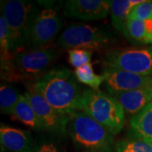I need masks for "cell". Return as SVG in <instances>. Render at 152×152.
<instances>
[{
	"label": "cell",
	"instance_id": "cell-6",
	"mask_svg": "<svg viewBox=\"0 0 152 152\" xmlns=\"http://www.w3.org/2000/svg\"><path fill=\"white\" fill-rule=\"evenodd\" d=\"M43 6L38 11L29 36L27 48L39 49L48 48L64 25V19L60 15L58 4L41 2Z\"/></svg>",
	"mask_w": 152,
	"mask_h": 152
},
{
	"label": "cell",
	"instance_id": "cell-4",
	"mask_svg": "<svg viewBox=\"0 0 152 152\" xmlns=\"http://www.w3.org/2000/svg\"><path fill=\"white\" fill-rule=\"evenodd\" d=\"M31 1L8 0L1 2V15L4 17L10 37L12 53L27 47L31 29L40 8Z\"/></svg>",
	"mask_w": 152,
	"mask_h": 152
},
{
	"label": "cell",
	"instance_id": "cell-15",
	"mask_svg": "<svg viewBox=\"0 0 152 152\" xmlns=\"http://www.w3.org/2000/svg\"><path fill=\"white\" fill-rule=\"evenodd\" d=\"M140 0H113L111 1L110 15L114 28L124 37L127 33V23L131 10L134 6L141 4Z\"/></svg>",
	"mask_w": 152,
	"mask_h": 152
},
{
	"label": "cell",
	"instance_id": "cell-5",
	"mask_svg": "<svg viewBox=\"0 0 152 152\" xmlns=\"http://www.w3.org/2000/svg\"><path fill=\"white\" fill-rule=\"evenodd\" d=\"M58 57L57 50L52 48L22 50L14 53L11 60L1 65L2 77L10 80L43 75L44 71Z\"/></svg>",
	"mask_w": 152,
	"mask_h": 152
},
{
	"label": "cell",
	"instance_id": "cell-2",
	"mask_svg": "<svg viewBox=\"0 0 152 152\" xmlns=\"http://www.w3.org/2000/svg\"><path fill=\"white\" fill-rule=\"evenodd\" d=\"M67 132L75 146L85 152H113V135L82 112L69 116Z\"/></svg>",
	"mask_w": 152,
	"mask_h": 152
},
{
	"label": "cell",
	"instance_id": "cell-9",
	"mask_svg": "<svg viewBox=\"0 0 152 152\" xmlns=\"http://www.w3.org/2000/svg\"><path fill=\"white\" fill-rule=\"evenodd\" d=\"M25 96L27 97L35 113L37 116L43 130L57 134H64L67 132L69 116H64L56 111L35 88L34 85L29 87Z\"/></svg>",
	"mask_w": 152,
	"mask_h": 152
},
{
	"label": "cell",
	"instance_id": "cell-7",
	"mask_svg": "<svg viewBox=\"0 0 152 152\" xmlns=\"http://www.w3.org/2000/svg\"><path fill=\"white\" fill-rule=\"evenodd\" d=\"M113 35L101 26L83 23L71 24L61 33L58 46L66 49H98L108 44Z\"/></svg>",
	"mask_w": 152,
	"mask_h": 152
},
{
	"label": "cell",
	"instance_id": "cell-19",
	"mask_svg": "<svg viewBox=\"0 0 152 152\" xmlns=\"http://www.w3.org/2000/svg\"><path fill=\"white\" fill-rule=\"evenodd\" d=\"M117 152H152V143L144 141L140 139H124L116 144Z\"/></svg>",
	"mask_w": 152,
	"mask_h": 152
},
{
	"label": "cell",
	"instance_id": "cell-11",
	"mask_svg": "<svg viewBox=\"0 0 152 152\" xmlns=\"http://www.w3.org/2000/svg\"><path fill=\"white\" fill-rule=\"evenodd\" d=\"M110 0H68L63 13L66 17L84 21L102 20L110 14Z\"/></svg>",
	"mask_w": 152,
	"mask_h": 152
},
{
	"label": "cell",
	"instance_id": "cell-20",
	"mask_svg": "<svg viewBox=\"0 0 152 152\" xmlns=\"http://www.w3.org/2000/svg\"><path fill=\"white\" fill-rule=\"evenodd\" d=\"M0 48H1V65L9 63L14 53L10 51V30L4 17H0Z\"/></svg>",
	"mask_w": 152,
	"mask_h": 152
},
{
	"label": "cell",
	"instance_id": "cell-8",
	"mask_svg": "<svg viewBox=\"0 0 152 152\" xmlns=\"http://www.w3.org/2000/svg\"><path fill=\"white\" fill-rule=\"evenodd\" d=\"M105 68L152 75V46L117 49L104 56Z\"/></svg>",
	"mask_w": 152,
	"mask_h": 152
},
{
	"label": "cell",
	"instance_id": "cell-18",
	"mask_svg": "<svg viewBox=\"0 0 152 152\" xmlns=\"http://www.w3.org/2000/svg\"><path fill=\"white\" fill-rule=\"evenodd\" d=\"M20 95L13 87L2 85L0 88V109L4 114H13Z\"/></svg>",
	"mask_w": 152,
	"mask_h": 152
},
{
	"label": "cell",
	"instance_id": "cell-22",
	"mask_svg": "<svg viewBox=\"0 0 152 152\" xmlns=\"http://www.w3.org/2000/svg\"><path fill=\"white\" fill-rule=\"evenodd\" d=\"M152 19V2L143 1L141 4L134 6L131 10L129 20H146Z\"/></svg>",
	"mask_w": 152,
	"mask_h": 152
},
{
	"label": "cell",
	"instance_id": "cell-10",
	"mask_svg": "<svg viewBox=\"0 0 152 152\" xmlns=\"http://www.w3.org/2000/svg\"><path fill=\"white\" fill-rule=\"evenodd\" d=\"M102 75L109 95L134 91L152 84V75H142L127 71L105 68Z\"/></svg>",
	"mask_w": 152,
	"mask_h": 152
},
{
	"label": "cell",
	"instance_id": "cell-3",
	"mask_svg": "<svg viewBox=\"0 0 152 152\" xmlns=\"http://www.w3.org/2000/svg\"><path fill=\"white\" fill-rule=\"evenodd\" d=\"M80 112L102 125L113 135L118 134L124 128V109L109 94L92 89L84 90Z\"/></svg>",
	"mask_w": 152,
	"mask_h": 152
},
{
	"label": "cell",
	"instance_id": "cell-14",
	"mask_svg": "<svg viewBox=\"0 0 152 152\" xmlns=\"http://www.w3.org/2000/svg\"><path fill=\"white\" fill-rule=\"evenodd\" d=\"M129 125L136 138L152 143V102L131 118Z\"/></svg>",
	"mask_w": 152,
	"mask_h": 152
},
{
	"label": "cell",
	"instance_id": "cell-12",
	"mask_svg": "<svg viewBox=\"0 0 152 152\" xmlns=\"http://www.w3.org/2000/svg\"><path fill=\"white\" fill-rule=\"evenodd\" d=\"M112 96L118 101L124 109L125 113L132 115L133 117L152 102V84L134 91L116 94Z\"/></svg>",
	"mask_w": 152,
	"mask_h": 152
},
{
	"label": "cell",
	"instance_id": "cell-21",
	"mask_svg": "<svg viewBox=\"0 0 152 152\" xmlns=\"http://www.w3.org/2000/svg\"><path fill=\"white\" fill-rule=\"evenodd\" d=\"M92 52L86 49H71L69 50V62L71 65L78 69L90 64Z\"/></svg>",
	"mask_w": 152,
	"mask_h": 152
},
{
	"label": "cell",
	"instance_id": "cell-13",
	"mask_svg": "<svg viewBox=\"0 0 152 152\" xmlns=\"http://www.w3.org/2000/svg\"><path fill=\"white\" fill-rule=\"evenodd\" d=\"M0 140L4 148L12 152H31V139L28 132L2 125Z\"/></svg>",
	"mask_w": 152,
	"mask_h": 152
},
{
	"label": "cell",
	"instance_id": "cell-23",
	"mask_svg": "<svg viewBox=\"0 0 152 152\" xmlns=\"http://www.w3.org/2000/svg\"><path fill=\"white\" fill-rule=\"evenodd\" d=\"M34 152H58L53 144L52 143H42L39 145Z\"/></svg>",
	"mask_w": 152,
	"mask_h": 152
},
{
	"label": "cell",
	"instance_id": "cell-17",
	"mask_svg": "<svg viewBox=\"0 0 152 152\" xmlns=\"http://www.w3.org/2000/svg\"><path fill=\"white\" fill-rule=\"evenodd\" d=\"M75 75L78 80V81L82 84H85L88 86L91 87V89L97 91L98 88L101 86V85L104 82L103 76L98 75L95 74L93 69L92 64H87L86 65L75 69Z\"/></svg>",
	"mask_w": 152,
	"mask_h": 152
},
{
	"label": "cell",
	"instance_id": "cell-1",
	"mask_svg": "<svg viewBox=\"0 0 152 152\" xmlns=\"http://www.w3.org/2000/svg\"><path fill=\"white\" fill-rule=\"evenodd\" d=\"M34 86L60 114L70 116L80 111L84 91L75 73L69 69L62 68L48 71L39 77Z\"/></svg>",
	"mask_w": 152,
	"mask_h": 152
},
{
	"label": "cell",
	"instance_id": "cell-16",
	"mask_svg": "<svg viewBox=\"0 0 152 152\" xmlns=\"http://www.w3.org/2000/svg\"><path fill=\"white\" fill-rule=\"evenodd\" d=\"M13 115L19 121L34 130H43V128L36 115L30 102L25 95H20V99L14 109Z\"/></svg>",
	"mask_w": 152,
	"mask_h": 152
}]
</instances>
